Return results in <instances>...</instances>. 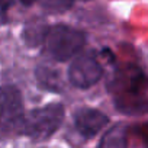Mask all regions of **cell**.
I'll return each instance as SVG.
<instances>
[{"mask_svg":"<svg viewBox=\"0 0 148 148\" xmlns=\"http://www.w3.org/2000/svg\"><path fill=\"white\" fill-rule=\"evenodd\" d=\"M86 44V34L68 25L51 26L44 41V51L55 61H68L76 57Z\"/></svg>","mask_w":148,"mask_h":148,"instance_id":"obj_2","label":"cell"},{"mask_svg":"<svg viewBox=\"0 0 148 148\" xmlns=\"http://www.w3.org/2000/svg\"><path fill=\"white\" fill-rule=\"evenodd\" d=\"M38 2L44 9H47L49 12L62 13V12L71 9L76 0H38Z\"/></svg>","mask_w":148,"mask_h":148,"instance_id":"obj_10","label":"cell"},{"mask_svg":"<svg viewBox=\"0 0 148 148\" xmlns=\"http://www.w3.org/2000/svg\"><path fill=\"white\" fill-rule=\"evenodd\" d=\"M141 135H142L144 142H145V145H147V148H148V122H147L145 125H142V128H141Z\"/></svg>","mask_w":148,"mask_h":148,"instance_id":"obj_12","label":"cell"},{"mask_svg":"<svg viewBox=\"0 0 148 148\" xmlns=\"http://www.w3.org/2000/svg\"><path fill=\"white\" fill-rule=\"evenodd\" d=\"M68 80L77 89H90L103 76V68L92 52L77 54L68 67Z\"/></svg>","mask_w":148,"mask_h":148,"instance_id":"obj_5","label":"cell"},{"mask_svg":"<svg viewBox=\"0 0 148 148\" xmlns=\"http://www.w3.org/2000/svg\"><path fill=\"white\" fill-rule=\"evenodd\" d=\"M64 116L65 110L61 103H49L36 108L25 115L19 132L34 141H45L60 129Z\"/></svg>","mask_w":148,"mask_h":148,"instance_id":"obj_3","label":"cell"},{"mask_svg":"<svg viewBox=\"0 0 148 148\" xmlns=\"http://www.w3.org/2000/svg\"><path fill=\"white\" fill-rule=\"evenodd\" d=\"M48 29L49 26H45L44 23H29L23 31V39L29 47H38L44 44Z\"/></svg>","mask_w":148,"mask_h":148,"instance_id":"obj_9","label":"cell"},{"mask_svg":"<svg viewBox=\"0 0 148 148\" xmlns=\"http://www.w3.org/2000/svg\"><path fill=\"white\" fill-rule=\"evenodd\" d=\"M115 108L135 116L148 112V76L136 65H125L115 71L108 83Z\"/></svg>","mask_w":148,"mask_h":148,"instance_id":"obj_1","label":"cell"},{"mask_svg":"<svg viewBox=\"0 0 148 148\" xmlns=\"http://www.w3.org/2000/svg\"><path fill=\"white\" fill-rule=\"evenodd\" d=\"M35 77L38 80V84L42 89L58 92L61 89V80H60V73H57L54 68L47 65H38L35 70Z\"/></svg>","mask_w":148,"mask_h":148,"instance_id":"obj_8","label":"cell"},{"mask_svg":"<svg viewBox=\"0 0 148 148\" xmlns=\"http://www.w3.org/2000/svg\"><path fill=\"white\" fill-rule=\"evenodd\" d=\"M25 118L23 97L16 86L0 87V128L5 131H21Z\"/></svg>","mask_w":148,"mask_h":148,"instance_id":"obj_4","label":"cell"},{"mask_svg":"<svg viewBox=\"0 0 148 148\" xmlns=\"http://www.w3.org/2000/svg\"><path fill=\"white\" fill-rule=\"evenodd\" d=\"M83 2H89V0H83Z\"/></svg>","mask_w":148,"mask_h":148,"instance_id":"obj_14","label":"cell"},{"mask_svg":"<svg viewBox=\"0 0 148 148\" xmlns=\"http://www.w3.org/2000/svg\"><path fill=\"white\" fill-rule=\"evenodd\" d=\"M19 2H21L23 6H32L35 2H38V0H19Z\"/></svg>","mask_w":148,"mask_h":148,"instance_id":"obj_13","label":"cell"},{"mask_svg":"<svg viewBox=\"0 0 148 148\" xmlns=\"http://www.w3.org/2000/svg\"><path fill=\"white\" fill-rule=\"evenodd\" d=\"M108 123V115L95 108H80L74 113V126L86 139L96 136L103 128H106Z\"/></svg>","mask_w":148,"mask_h":148,"instance_id":"obj_6","label":"cell"},{"mask_svg":"<svg viewBox=\"0 0 148 148\" xmlns=\"http://www.w3.org/2000/svg\"><path fill=\"white\" fill-rule=\"evenodd\" d=\"M15 0H0V23H5L8 21V12L13 6Z\"/></svg>","mask_w":148,"mask_h":148,"instance_id":"obj_11","label":"cell"},{"mask_svg":"<svg viewBox=\"0 0 148 148\" xmlns=\"http://www.w3.org/2000/svg\"><path fill=\"white\" fill-rule=\"evenodd\" d=\"M99 148H128V128L125 123H116L109 128L99 144Z\"/></svg>","mask_w":148,"mask_h":148,"instance_id":"obj_7","label":"cell"}]
</instances>
